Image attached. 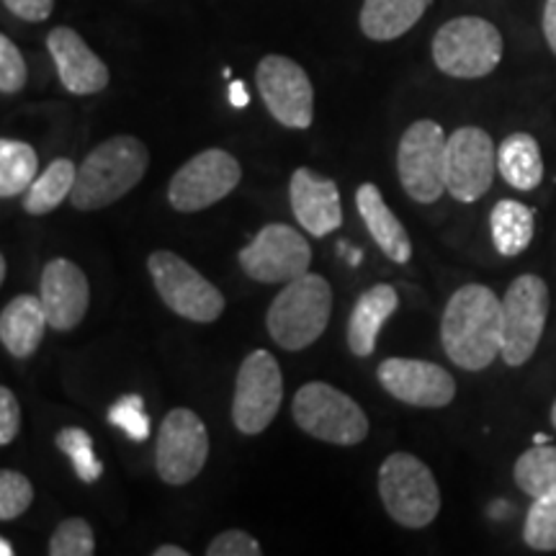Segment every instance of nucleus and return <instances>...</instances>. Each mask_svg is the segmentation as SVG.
I'll use <instances>...</instances> for the list:
<instances>
[{
	"label": "nucleus",
	"instance_id": "obj_1",
	"mask_svg": "<svg viewBox=\"0 0 556 556\" xmlns=\"http://www.w3.org/2000/svg\"><path fill=\"white\" fill-rule=\"evenodd\" d=\"M441 343L458 368H490L503 353V299L484 283L456 289L441 317Z\"/></svg>",
	"mask_w": 556,
	"mask_h": 556
},
{
	"label": "nucleus",
	"instance_id": "obj_2",
	"mask_svg": "<svg viewBox=\"0 0 556 556\" xmlns=\"http://www.w3.org/2000/svg\"><path fill=\"white\" fill-rule=\"evenodd\" d=\"M150 165L144 142L131 135H114L88 152L80 163L70 201L78 212H96L127 197Z\"/></svg>",
	"mask_w": 556,
	"mask_h": 556
},
{
	"label": "nucleus",
	"instance_id": "obj_3",
	"mask_svg": "<svg viewBox=\"0 0 556 556\" xmlns=\"http://www.w3.org/2000/svg\"><path fill=\"white\" fill-rule=\"evenodd\" d=\"M332 315V287L319 274H304L289 281L270 302L266 315L268 336L283 351H304L328 330Z\"/></svg>",
	"mask_w": 556,
	"mask_h": 556
},
{
	"label": "nucleus",
	"instance_id": "obj_4",
	"mask_svg": "<svg viewBox=\"0 0 556 556\" xmlns=\"http://www.w3.org/2000/svg\"><path fill=\"white\" fill-rule=\"evenodd\" d=\"M503 34L482 16L451 18L433 37V62L443 75L477 80L495 73L503 60Z\"/></svg>",
	"mask_w": 556,
	"mask_h": 556
},
{
	"label": "nucleus",
	"instance_id": "obj_5",
	"mask_svg": "<svg viewBox=\"0 0 556 556\" xmlns=\"http://www.w3.org/2000/svg\"><path fill=\"white\" fill-rule=\"evenodd\" d=\"M379 497L402 528H426L441 510V490L428 464L397 451L379 467Z\"/></svg>",
	"mask_w": 556,
	"mask_h": 556
},
{
	"label": "nucleus",
	"instance_id": "obj_6",
	"mask_svg": "<svg viewBox=\"0 0 556 556\" xmlns=\"http://www.w3.org/2000/svg\"><path fill=\"white\" fill-rule=\"evenodd\" d=\"M291 415L304 433L332 446H356L368 435V417L358 402L328 381H309L299 389Z\"/></svg>",
	"mask_w": 556,
	"mask_h": 556
},
{
	"label": "nucleus",
	"instance_id": "obj_7",
	"mask_svg": "<svg viewBox=\"0 0 556 556\" xmlns=\"http://www.w3.org/2000/svg\"><path fill=\"white\" fill-rule=\"evenodd\" d=\"M446 142L443 127L433 119L413 122L400 139V184L417 204H435L446 191Z\"/></svg>",
	"mask_w": 556,
	"mask_h": 556
},
{
	"label": "nucleus",
	"instance_id": "obj_8",
	"mask_svg": "<svg viewBox=\"0 0 556 556\" xmlns=\"http://www.w3.org/2000/svg\"><path fill=\"white\" fill-rule=\"evenodd\" d=\"M148 270L165 307L191 323H214L225 312V296L191 263L170 250H155L148 258Z\"/></svg>",
	"mask_w": 556,
	"mask_h": 556
},
{
	"label": "nucleus",
	"instance_id": "obj_9",
	"mask_svg": "<svg viewBox=\"0 0 556 556\" xmlns=\"http://www.w3.org/2000/svg\"><path fill=\"white\" fill-rule=\"evenodd\" d=\"M548 317V287L541 276L523 274L503 296V353L507 366L528 364L536 353Z\"/></svg>",
	"mask_w": 556,
	"mask_h": 556
},
{
	"label": "nucleus",
	"instance_id": "obj_10",
	"mask_svg": "<svg viewBox=\"0 0 556 556\" xmlns=\"http://www.w3.org/2000/svg\"><path fill=\"white\" fill-rule=\"evenodd\" d=\"M283 402L281 366L274 353L253 351L240 364L235 379L232 422L242 435H258L276 420Z\"/></svg>",
	"mask_w": 556,
	"mask_h": 556
},
{
	"label": "nucleus",
	"instance_id": "obj_11",
	"mask_svg": "<svg viewBox=\"0 0 556 556\" xmlns=\"http://www.w3.org/2000/svg\"><path fill=\"white\" fill-rule=\"evenodd\" d=\"M240 178L242 168L238 157L219 148L204 150L180 165L170 178L168 201L176 212H204L238 189Z\"/></svg>",
	"mask_w": 556,
	"mask_h": 556
},
{
	"label": "nucleus",
	"instance_id": "obj_12",
	"mask_svg": "<svg viewBox=\"0 0 556 556\" xmlns=\"http://www.w3.org/2000/svg\"><path fill=\"white\" fill-rule=\"evenodd\" d=\"M242 274L261 283H289L304 276L312 263V248L299 229L270 222L238 253Z\"/></svg>",
	"mask_w": 556,
	"mask_h": 556
},
{
	"label": "nucleus",
	"instance_id": "obj_13",
	"mask_svg": "<svg viewBox=\"0 0 556 556\" xmlns=\"http://www.w3.org/2000/svg\"><path fill=\"white\" fill-rule=\"evenodd\" d=\"M258 93L268 114L287 129H309L315 119V88L299 62L283 54H266L255 70Z\"/></svg>",
	"mask_w": 556,
	"mask_h": 556
},
{
	"label": "nucleus",
	"instance_id": "obj_14",
	"mask_svg": "<svg viewBox=\"0 0 556 556\" xmlns=\"http://www.w3.org/2000/svg\"><path fill=\"white\" fill-rule=\"evenodd\" d=\"M208 458V430L189 407L165 415L157 430L155 469L165 484L184 486L201 475Z\"/></svg>",
	"mask_w": 556,
	"mask_h": 556
},
{
	"label": "nucleus",
	"instance_id": "obj_15",
	"mask_svg": "<svg viewBox=\"0 0 556 556\" xmlns=\"http://www.w3.org/2000/svg\"><path fill=\"white\" fill-rule=\"evenodd\" d=\"M497 176V148L479 127H462L446 142V191L462 204L479 201Z\"/></svg>",
	"mask_w": 556,
	"mask_h": 556
},
{
	"label": "nucleus",
	"instance_id": "obj_16",
	"mask_svg": "<svg viewBox=\"0 0 556 556\" xmlns=\"http://www.w3.org/2000/svg\"><path fill=\"white\" fill-rule=\"evenodd\" d=\"M377 379L387 394L413 407H448L456 397V379L433 361L387 358Z\"/></svg>",
	"mask_w": 556,
	"mask_h": 556
},
{
	"label": "nucleus",
	"instance_id": "obj_17",
	"mask_svg": "<svg viewBox=\"0 0 556 556\" xmlns=\"http://www.w3.org/2000/svg\"><path fill=\"white\" fill-rule=\"evenodd\" d=\"M39 299L45 304L50 328L60 332L75 330L90 307V283L78 263L52 258L41 270Z\"/></svg>",
	"mask_w": 556,
	"mask_h": 556
},
{
	"label": "nucleus",
	"instance_id": "obj_18",
	"mask_svg": "<svg viewBox=\"0 0 556 556\" xmlns=\"http://www.w3.org/2000/svg\"><path fill=\"white\" fill-rule=\"evenodd\" d=\"M291 212L299 227L312 238H328L343 225V204L336 180L309 168H296L291 176Z\"/></svg>",
	"mask_w": 556,
	"mask_h": 556
},
{
	"label": "nucleus",
	"instance_id": "obj_19",
	"mask_svg": "<svg viewBox=\"0 0 556 556\" xmlns=\"http://www.w3.org/2000/svg\"><path fill=\"white\" fill-rule=\"evenodd\" d=\"M54 67H58L60 83L67 93L90 96L101 93L109 86V67L99 54L86 45V39L70 26H58L47 37Z\"/></svg>",
	"mask_w": 556,
	"mask_h": 556
},
{
	"label": "nucleus",
	"instance_id": "obj_20",
	"mask_svg": "<svg viewBox=\"0 0 556 556\" xmlns=\"http://www.w3.org/2000/svg\"><path fill=\"white\" fill-rule=\"evenodd\" d=\"M400 307L397 289L389 287V283H377L368 291H364L353 304L351 317H348V348H351L353 356L368 358L377 351L379 332L384 328V323L394 315Z\"/></svg>",
	"mask_w": 556,
	"mask_h": 556
},
{
	"label": "nucleus",
	"instance_id": "obj_21",
	"mask_svg": "<svg viewBox=\"0 0 556 556\" xmlns=\"http://www.w3.org/2000/svg\"><path fill=\"white\" fill-rule=\"evenodd\" d=\"M356 206L361 219L377 242L381 253L394 263H407L413 258V242L407 238V229L402 227L397 214L387 206L377 184H361L356 191Z\"/></svg>",
	"mask_w": 556,
	"mask_h": 556
},
{
	"label": "nucleus",
	"instance_id": "obj_22",
	"mask_svg": "<svg viewBox=\"0 0 556 556\" xmlns=\"http://www.w3.org/2000/svg\"><path fill=\"white\" fill-rule=\"evenodd\" d=\"M47 325H50V319H47L45 304L39 296H13L0 312V343L13 358L26 361L37 353L41 340H45Z\"/></svg>",
	"mask_w": 556,
	"mask_h": 556
},
{
	"label": "nucleus",
	"instance_id": "obj_23",
	"mask_svg": "<svg viewBox=\"0 0 556 556\" xmlns=\"http://www.w3.org/2000/svg\"><path fill=\"white\" fill-rule=\"evenodd\" d=\"M497 173L516 191H533L544 180V157L536 137L516 131L497 148Z\"/></svg>",
	"mask_w": 556,
	"mask_h": 556
},
{
	"label": "nucleus",
	"instance_id": "obj_24",
	"mask_svg": "<svg viewBox=\"0 0 556 556\" xmlns=\"http://www.w3.org/2000/svg\"><path fill=\"white\" fill-rule=\"evenodd\" d=\"M430 0H364L361 31L374 41H392L407 34L422 18Z\"/></svg>",
	"mask_w": 556,
	"mask_h": 556
},
{
	"label": "nucleus",
	"instance_id": "obj_25",
	"mask_svg": "<svg viewBox=\"0 0 556 556\" xmlns=\"http://www.w3.org/2000/svg\"><path fill=\"white\" fill-rule=\"evenodd\" d=\"M533 227H536V217L533 208L520 204L516 199H503L492 206L490 212V235L492 245L505 258H516V255L526 253L528 245L533 242Z\"/></svg>",
	"mask_w": 556,
	"mask_h": 556
},
{
	"label": "nucleus",
	"instance_id": "obj_26",
	"mask_svg": "<svg viewBox=\"0 0 556 556\" xmlns=\"http://www.w3.org/2000/svg\"><path fill=\"white\" fill-rule=\"evenodd\" d=\"M75 178H78V168L73 165V160H52L50 168L37 176V180L29 186V191L24 193V208L31 217H45L52 208H58L62 201L70 199Z\"/></svg>",
	"mask_w": 556,
	"mask_h": 556
},
{
	"label": "nucleus",
	"instance_id": "obj_27",
	"mask_svg": "<svg viewBox=\"0 0 556 556\" xmlns=\"http://www.w3.org/2000/svg\"><path fill=\"white\" fill-rule=\"evenodd\" d=\"M513 479H516L518 490L531 500L556 497V446L539 443L520 454Z\"/></svg>",
	"mask_w": 556,
	"mask_h": 556
},
{
	"label": "nucleus",
	"instance_id": "obj_28",
	"mask_svg": "<svg viewBox=\"0 0 556 556\" xmlns=\"http://www.w3.org/2000/svg\"><path fill=\"white\" fill-rule=\"evenodd\" d=\"M39 176V157L31 144L0 139V197L13 199L29 191Z\"/></svg>",
	"mask_w": 556,
	"mask_h": 556
},
{
	"label": "nucleus",
	"instance_id": "obj_29",
	"mask_svg": "<svg viewBox=\"0 0 556 556\" xmlns=\"http://www.w3.org/2000/svg\"><path fill=\"white\" fill-rule=\"evenodd\" d=\"M58 448L70 458L75 475L80 477V482L93 484L101 477L103 464L93 454V438L88 435V430L83 428H62L58 438H54Z\"/></svg>",
	"mask_w": 556,
	"mask_h": 556
},
{
	"label": "nucleus",
	"instance_id": "obj_30",
	"mask_svg": "<svg viewBox=\"0 0 556 556\" xmlns=\"http://www.w3.org/2000/svg\"><path fill=\"white\" fill-rule=\"evenodd\" d=\"M523 541L533 552H556V497L533 500L523 523Z\"/></svg>",
	"mask_w": 556,
	"mask_h": 556
},
{
	"label": "nucleus",
	"instance_id": "obj_31",
	"mask_svg": "<svg viewBox=\"0 0 556 556\" xmlns=\"http://www.w3.org/2000/svg\"><path fill=\"white\" fill-rule=\"evenodd\" d=\"M52 556H93L96 536L86 518H67L54 528L50 539Z\"/></svg>",
	"mask_w": 556,
	"mask_h": 556
},
{
	"label": "nucleus",
	"instance_id": "obj_32",
	"mask_svg": "<svg viewBox=\"0 0 556 556\" xmlns=\"http://www.w3.org/2000/svg\"><path fill=\"white\" fill-rule=\"evenodd\" d=\"M34 503V486L29 477H24L16 469L0 471V520L9 523L24 516Z\"/></svg>",
	"mask_w": 556,
	"mask_h": 556
},
{
	"label": "nucleus",
	"instance_id": "obj_33",
	"mask_svg": "<svg viewBox=\"0 0 556 556\" xmlns=\"http://www.w3.org/2000/svg\"><path fill=\"white\" fill-rule=\"evenodd\" d=\"M109 422L119 428L129 441L142 443L150 438V417L144 413V400L139 394H127L109 407Z\"/></svg>",
	"mask_w": 556,
	"mask_h": 556
},
{
	"label": "nucleus",
	"instance_id": "obj_34",
	"mask_svg": "<svg viewBox=\"0 0 556 556\" xmlns=\"http://www.w3.org/2000/svg\"><path fill=\"white\" fill-rule=\"evenodd\" d=\"M29 78V70H26L24 54L18 52V47L5 37H0V93L13 96L26 86Z\"/></svg>",
	"mask_w": 556,
	"mask_h": 556
},
{
	"label": "nucleus",
	"instance_id": "obj_35",
	"mask_svg": "<svg viewBox=\"0 0 556 556\" xmlns=\"http://www.w3.org/2000/svg\"><path fill=\"white\" fill-rule=\"evenodd\" d=\"M208 556H261L263 548L250 533L240 531V528H229V531L219 533L217 539H212V544L206 546Z\"/></svg>",
	"mask_w": 556,
	"mask_h": 556
},
{
	"label": "nucleus",
	"instance_id": "obj_36",
	"mask_svg": "<svg viewBox=\"0 0 556 556\" xmlns=\"http://www.w3.org/2000/svg\"><path fill=\"white\" fill-rule=\"evenodd\" d=\"M21 430V407L9 387H0V446H9Z\"/></svg>",
	"mask_w": 556,
	"mask_h": 556
},
{
	"label": "nucleus",
	"instance_id": "obj_37",
	"mask_svg": "<svg viewBox=\"0 0 556 556\" xmlns=\"http://www.w3.org/2000/svg\"><path fill=\"white\" fill-rule=\"evenodd\" d=\"M3 5L13 16L37 24V21H47L52 16L54 0H3Z\"/></svg>",
	"mask_w": 556,
	"mask_h": 556
},
{
	"label": "nucleus",
	"instance_id": "obj_38",
	"mask_svg": "<svg viewBox=\"0 0 556 556\" xmlns=\"http://www.w3.org/2000/svg\"><path fill=\"white\" fill-rule=\"evenodd\" d=\"M544 39L548 50L556 54V0H546L544 5Z\"/></svg>",
	"mask_w": 556,
	"mask_h": 556
},
{
	"label": "nucleus",
	"instance_id": "obj_39",
	"mask_svg": "<svg viewBox=\"0 0 556 556\" xmlns=\"http://www.w3.org/2000/svg\"><path fill=\"white\" fill-rule=\"evenodd\" d=\"M229 101H232V106H240V109H245V106H248V93H245V86H242L240 80H238V83H232V86H229Z\"/></svg>",
	"mask_w": 556,
	"mask_h": 556
},
{
	"label": "nucleus",
	"instance_id": "obj_40",
	"mask_svg": "<svg viewBox=\"0 0 556 556\" xmlns=\"http://www.w3.org/2000/svg\"><path fill=\"white\" fill-rule=\"evenodd\" d=\"M152 554H155V556H189V552H186V548H180V546H176V544L157 546Z\"/></svg>",
	"mask_w": 556,
	"mask_h": 556
},
{
	"label": "nucleus",
	"instance_id": "obj_41",
	"mask_svg": "<svg viewBox=\"0 0 556 556\" xmlns=\"http://www.w3.org/2000/svg\"><path fill=\"white\" fill-rule=\"evenodd\" d=\"M0 554H3V556H13V546H11L9 539H0Z\"/></svg>",
	"mask_w": 556,
	"mask_h": 556
},
{
	"label": "nucleus",
	"instance_id": "obj_42",
	"mask_svg": "<svg viewBox=\"0 0 556 556\" xmlns=\"http://www.w3.org/2000/svg\"><path fill=\"white\" fill-rule=\"evenodd\" d=\"M5 274H9V263H5V258H0V281H5Z\"/></svg>",
	"mask_w": 556,
	"mask_h": 556
},
{
	"label": "nucleus",
	"instance_id": "obj_43",
	"mask_svg": "<svg viewBox=\"0 0 556 556\" xmlns=\"http://www.w3.org/2000/svg\"><path fill=\"white\" fill-rule=\"evenodd\" d=\"M552 426L556 430V400H554V405H552Z\"/></svg>",
	"mask_w": 556,
	"mask_h": 556
}]
</instances>
